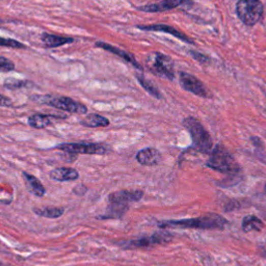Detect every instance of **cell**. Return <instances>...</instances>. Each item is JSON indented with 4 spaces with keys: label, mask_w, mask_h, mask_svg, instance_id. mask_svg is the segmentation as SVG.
<instances>
[{
    "label": "cell",
    "mask_w": 266,
    "mask_h": 266,
    "mask_svg": "<svg viewBox=\"0 0 266 266\" xmlns=\"http://www.w3.org/2000/svg\"><path fill=\"white\" fill-rule=\"evenodd\" d=\"M29 84L28 81L25 80H18V79H14V78H9L6 82H5V86L10 88V90H16V88H21L24 87L25 85Z\"/></svg>",
    "instance_id": "cb8c5ba5"
},
{
    "label": "cell",
    "mask_w": 266,
    "mask_h": 266,
    "mask_svg": "<svg viewBox=\"0 0 266 266\" xmlns=\"http://www.w3.org/2000/svg\"><path fill=\"white\" fill-rule=\"evenodd\" d=\"M228 225V221L223 216L209 213L195 219H185L179 221H164L159 222L158 227L166 228H183V229H201V230H222Z\"/></svg>",
    "instance_id": "6da1fadb"
},
{
    "label": "cell",
    "mask_w": 266,
    "mask_h": 266,
    "mask_svg": "<svg viewBox=\"0 0 266 266\" xmlns=\"http://www.w3.org/2000/svg\"><path fill=\"white\" fill-rule=\"evenodd\" d=\"M23 177H24V180H25L26 187L31 193H33L34 196L39 197V198L45 196L46 189L38 178H36L35 176H33L28 173H23Z\"/></svg>",
    "instance_id": "2e32d148"
},
{
    "label": "cell",
    "mask_w": 266,
    "mask_h": 266,
    "mask_svg": "<svg viewBox=\"0 0 266 266\" xmlns=\"http://www.w3.org/2000/svg\"><path fill=\"white\" fill-rule=\"evenodd\" d=\"M180 84L185 91L191 94H195L199 97H204V98H208V97H210V93L203 84V82L193 75H190L188 73H181Z\"/></svg>",
    "instance_id": "30bf717a"
},
{
    "label": "cell",
    "mask_w": 266,
    "mask_h": 266,
    "mask_svg": "<svg viewBox=\"0 0 266 266\" xmlns=\"http://www.w3.org/2000/svg\"><path fill=\"white\" fill-rule=\"evenodd\" d=\"M188 3L189 2H187V0H161V2L156 4L140 7L137 10L144 13H162V12H167L177 9L183 6L184 4H188Z\"/></svg>",
    "instance_id": "8fae6325"
},
{
    "label": "cell",
    "mask_w": 266,
    "mask_h": 266,
    "mask_svg": "<svg viewBox=\"0 0 266 266\" xmlns=\"http://www.w3.org/2000/svg\"><path fill=\"white\" fill-rule=\"evenodd\" d=\"M42 42L43 44L48 48H56L69 43H73L74 40L72 38L56 36V35H50V34H43L42 35Z\"/></svg>",
    "instance_id": "ac0fdd59"
},
{
    "label": "cell",
    "mask_w": 266,
    "mask_h": 266,
    "mask_svg": "<svg viewBox=\"0 0 266 266\" xmlns=\"http://www.w3.org/2000/svg\"><path fill=\"white\" fill-rule=\"evenodd\" d=\"M207 166L214 171L227 175H236L240 171V166L235 158L222 144H217L211 151L210 157L207 161Z\"/></svg>",
    "instance_id": "7a4b0ae2"
},
{
    "label": "cell",
    "mask_w": 266,
    "mask_h": 266,
    "mask_svg": "<svg viewBox=\"0 0 266 266\" xmlns=\"http://www.w3.org/2000/svg\"><path fill=\"white\" fill-rule=\"evenodd\" d=\"M13 102L8 97H5L4 95L0 94V106H12Z\"/></svg>",
    "instance_id": "484cf974"
},
{
    "label": "cell",
    "mask_w": 266,
    "mask_h": 266,
    "mask_svg": "<svg viewBox=\"0 0 266 266\" xmlns=\"http://www.w3.org/2000/svg\"><path fill=\"white\" fill-rule=\"evenodd\" d=\"M138 29L141 31H148V32H160V33H164V34H168V35H172L175 38L182 40L185 43L188 44H193L192 40H190L186 35H184L183 33L177 31L176 28L172 27V26H168V25H164V24H152V25H138L137 26Z\"/></svg>",
    "instance_id": "7c38bea8"
},
{
    "label": "cell",
    "mask_w": 266,
    "mask_h": 266,
    "mask_svg": "<svg viewBox=\"0 0 266 266\" xmlns=\"http://www.w3.org/2000/svg\"><path fill=\"white\" fill-rule=\"evenodd\" d=\"M80 123L82 126L88 128H98V127H107L109 125V121L98 113H88Z\"/></svg>",
    "instance_id": "d6986e66"
},
{
    "label": "cell",
    "mask_w": 266,
    "mask_h": 266,
    "mask_svg": "<svg viewBox=\"0 0 266 266\" xmlns=\"http://www.w3.org/2000/svg\"><path fill=\"white\" fill-rule=\"evenodd\" d=\"M34 212L40 216L47 217V219H58L65 213V209L60 207H45L34 209Z\"/></svg>",
    "instance_id": "44dd1931"
},
{
    "label": "cell",
    "mask_w": 266,
    "mask_h": 266,
    "mask_svg": "<svg viewBox=\"0 0 266 266\" xmlns=\"http://www.w3.org/2000/svg\"><path fill=\"white\" fill-rule=\"evenodd\" d=\"M95 46L98 47V48H101V49L106 50V51H108V52H111L112 54H115L116 56H119V57H121V58H123V60L126 61L127 63L131 64V65L134 66L135 68H137V69H139V70H142L141 66L136 62V60L134 58V56H133L131 53H129V52H127V51H124V50H122V49H120V48H116V47L111 46V45H109V44H107V43H104V42H97V43L95 44Z\"/></svg>",
    "instance_id": "4fadbf2b"
},
{
    "label": "cell",
    "mask_w": 266,
    "mask_h": 266,
    "mask_svg": "<svg viewBox=\"0 0 266 266\" xmlns=\"http://www.w3.org/2000/svg\"><path fill=\"white\" fill-rule=\"evenodd\" d=\"M55 119H56L55 115L36 113L28 117V125L36 129H43L50 126Z\"/></svg>",
    "instance_id": "e0dca14e"
},
{
    "label": "cell",
    "mask_w": 266,
    "mask_h": 266,
    "mask_svg": "<svg viewBox=\"0 0 266 266\" xmlns=\"http://www.w3.org/2000/svg\"><path fill=\"white\" fill-rule=\"evenodd\" d=\"M263 227V222L255 215H247L243 220V230L246 233L252 231H261Z\"/></svg>",
    "instance_id": "ffe728a7"
},
{
    "label": "cell",
    "mask_w": 266,
    "mask_h": 266,
    "mask_svg": "<svg viewBox=\"0 0 266 266\" xmlns=\"http://www.w3.org/2000/svg\"><path fill=\"white\" fill-rule=\"evenodd\" d=\"M190 53H191V55L193 56V58H196V60L199 61L200 63H203V62L207 61V57H206L205 55L201 54V53H198V52H195V51H191Z\"/></svg>",
    "instance_id": "4316f807"
},
{
    "label": "cell",
    "mask_w": 266,
    "mask_h": 266,
    "mask_svg": "<svg viewBox=\"0 0 266 266\" xmlns=\"http://www.w3.org/2000/svg\"><path fill=\"white\" fill-rule=\"evenodd\" d=\"M183 125L191 135L195 149L203 154L211 153L213 147L212 138L199 121L195 117L189 116L184 119Z\"/></svg>",
    "instance_id": "3957f363"
},
{
    "label": "cell",
    "mask_w": 266,
    "mask_h": 266,
    "mask_svg": "<svg viewBox=\"0 0 266 266\" xmlns=\"http://www.w3.org/2000/svg\"><path fill=\"white\" fill-rule=\"evenodd\" d=\"M33 100L41 104H45L71 113L85 114L87 112V107L85 105L71 98H68V97L65 96H53V95L35 96L33 97Z\"/></svg>",
    "instance_id": "277c9868"
},
{
    "label": "cell",
    "mask_w": 266,
    "mask_h": 266,
    "mask_svg": "<svg viewBox=\"0 0 266 266\" xmlns=\"http://www.w3.org/2000/svg\"><path fill=\"white\" fill-rule=\"evenodd\" d=\"M147 66L152 73L159 77L173 80L175 77L174 63L170 56L160 52H153L147 57Z\"/></svg>",
    "instance_id": "8992f818"
},
{
    "label": "cell",
    "mask_w": 266,
    "mask_h": 266,
    "mask_svg": "<svg viewBox=\"0 0 266 266\" xmlns=\"http://www.w3.org/2000/svg\"><path fill=\"white\" fill-rule=\"evenodd\" d=\"M265 191H266V185H265Z\"/></svg>",
    "instance_id": "83f0119b"
},
{
    "label": "cell",
    "mask_w": 266,
    "mask_h": 266,
    "mask_svg": "<svg viewBox=\"0 0 266 266\" xmlns=\"http://www.w3.org/2000/svg\"><path fill=\"white\" fill-rule=\"evenodd\" d=\"M56 149L71 154H87V155H104L109 152V149L103 144L97 143H62Z\"/></svg>",
    "instance_id": "52a82bcc"
},
{
    "label": "cell",
    "mask_w": 266,
    "mask_h": 266,
    "mask_svg": "<svg viewBox=\"0 0 266 266\" xmlns=\"http://www.w3.org/2000/svg\"><path fill=\"white\" fill-rule=\"evenodd\" d=\"M236 13L246 25L253 26L263 15V5L260 0H239L236 5Z\"/></svg>",
    "instance_id": "5b68a950"
},
{
    "label": "cell",
    "mask_w": 266,
    "mask_h": 266,
    "mask_svg": "<svg viewBox=\"0 0 266 266\" xmlns=\"http://www.w3.org/2000/svg\"><path fill=\"white\" fill-rule=\"evenodd\" d=\"M142 197L141 190H119L108 196V204L129 207L130 204L140 201Z\"/></svg>",
    "instance_id": "9c48e42d"
},
{
    "label": "cell",
    "mask_w": 266,
    "mask_h": 266,
    "mask_svg": "<svg viewBox=\"0 0 266 266\" xmlns=\"http://www.w3.org/2000/svg\"><path fill=\"white\" fill-rule=\"evenodd\" d=\"M161 155L158 150L154 148L142 149L136 154V160L142 165H156L159 163Z\"/></svg>",
    "instance_id": "9a60e30c"
},
{
    "label": "cell",
    "mask_w": 266,
    "mask_h": 266,
    "mask_svg": "<svg viewBox=\"0 0 266 266\" xmlns=\"http://www.w3.org/2000/svg\"><path fill=\"white\" fill-rule=\"evenodd\" d=\"M49 176L52 180L58 182H68V181H75L79 178V174L76 170L72 167H58L54 168L50 173Z\"/></svg>",
    "instance_id": "5bb4252c"
},
{
    "label": "cell",
    "mask_w": 266,
    "mask_h": 266,
    "mask_svg": "<svg viewBox=\"0 0 266 266\" xmlns=\"http://www.w3.org/2000/svg\"><path fill=\"white\" fill-rule=\"evenodd\" d=\"M173 238V236L168 232H160V233H155L151 236H146L137 238L134 240H129L126 243L120 244V246H122L124 249H144V248H151L153 246L167 243Z\"/></svg>",
    "instance_id": "ba28073f"
},
{
    "label": "cell",
    "mask_w": 266,
    "mask_h": 266,
    "mask_svg": "<svg viewBox=\"0 0 266 266\" xmlns=\"http://www.w3.org/2000/svg\"><path fill=\"white\" fill-rule=\"evenodd\" d=\"M15 69V64L10 61L7 57L0 56V72H5V73H8V72H11Z\"/></svg>",
    "instance_id": "d4e9b609"
},
{
    "label": "cell",
    "mask_w": 266,
    "mask_h": 266,
    "mask_svg": "<svg viewBox=\"0 0 266 266\" xmlns=\"http://www.w3.org/2000/svg\"><path fill=\"white\" fill-rule=\"evenodd\" d=\"M136 78H137L138 82L141 84V86L144 90H146L151 96L155 97V98H157V99H161L162 98L160 92L157 90V87L152 82L147 80L142 75H136Z\"/></svg>",
    "instance_id": "7402d4cb"
},
{
    "label": "cell",
    "mask_w": 266,
    "mask_h": 266,
    "mask_svg": "<svg viewBox=\"0 0 266 266\" xmlns=\"http://www.w3.org/2000/svg\"><path fill=\"white\" fill-rule=\"evenodd\" d=\"M0 46L3 47H10V48H16V49H21V48H26V46L16 41L13 39L8 38H2L0 37Z\"/></svg>",
    "instance_id": "603a6c76"
}]
</instances>
